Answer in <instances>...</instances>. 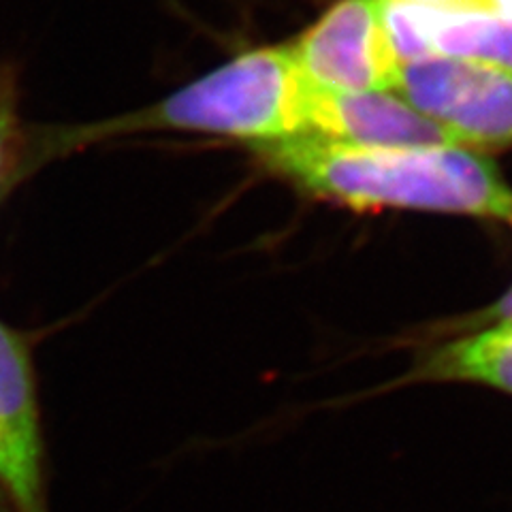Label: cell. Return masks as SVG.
Here are the masks:
<instances>
[{"instance_id": "9", "label": "cell", "mask_w": 512, "mask_h": 512, "mask_svg": "<svg viewBox=\"0 0 512 512\" xmlns=\"http://www.w3.org/2000/svg\"><path fill=\"white\" fill-rule=\"evenodd\" d=\"M399 3L446 13H483V0H399Z\"/></svg>"}, {"instance_id": "5", "label": "cell", "mask_w": 512, "mask_h": 512, "mask_svg": "<svg viewBox=\"0 0 512 512\" xmlns=\"http://www.w3.org/2000/svg\"><path fill=\"white\" fill-rule=\"evenodd\" d=\"M0 491L18 512H47L35 374L26 342L0 320Z\"/></svg>"}, {"instance_id": "11", "label": "cell", "mask_w": 512, "mask_h": 512, "mask_svg": "<svg viewBox=\"0 0 512 512\" xmlns=\"http://www.w3.org/2000/svg\"><path fill=\"white\" fill-rule=\"evenodd\" d=\"M506 222H510L512 224V212H510V216H508V220Z\"/></svg>"}, {"instance_id": "4", "label": "cell", "mask_w": 512, "mask_h": 512, "mask_svg": "<svg viewBox=\"0 0 512 512\" xmlns=\"http://www.w3.org/2000/svg\"><path fill=\"white\" fill-rule=\"evenodd\" d=\"M286 47L312 86L335 92L393 90L402 69L387 0H340Z\"/></svg>"}, {"instance_id": "1", "label": "cell", "mask_w": 512, "mask_h": 512, "mask_svg": "<svg viewBox=\"0 0 512 512\" xmlns=\"http://www.w3.org/2000/svg\"><path fill=\"white\" fill-rule=\"evenodd\" d=\"M312 197L352 210H412L508 220L512 190L493 160L461 146H365L301 135L252 146Z\"/></svg>"}, {"instance_id": "10", "label": "cell", "mask_w": 512, "mask_h": 512, "mask_svg": "<svg viewBox=\"0 0 512 512\" xmlns=\"http://www.w3.org/2000/svg\"><path fill=\"white\" fill-rule=\"evenodd\" d=\"M493 320H512V286L508 288V291L493 303V306H489L483 314L476 316L474 325H485V323H493Z\"/></svg>"}, {"instance_id": "2", "label": "cell", "mask_w": 512, "mask_h": 512, "mask_svg": "<svg viewBox=\"0 0 512 512\" xmlns=\"http://www.w3.org/2000/svg\"><path fill=\"white\" fill-rule=\"evenodd\" d=\"M312 84L286 45L259 47L203 75L167 99L90 124L50 126L32 139L20 171L94 143L148 131H184L250 141L252 146L310 133Z\"/></svg>"}, {"instance_id": "12", "label": "cell", "mask_w": 512, "mask_h": 512, "mask_svg": "<svg viewBox=\"0 0 512 512\" xmlns=\"http://www.w3.org/2000/svg\"><path fill=\"white\" fill-rule=\"evenodd\" d=\"M0 500H3V491H0Z\"/></svg>"}, {"instance_id": "3", "label": "cell", "mask_w": 512, "mask_h": 512, "mask_svg": "<svg viewBox=\"0 0 512 512\" xmlns=\"http://www.w3.org/2000/svg\"><path fill=\"white\" fill-rule=\"evenodd\" d=\"M391 92L440 124L461 148L512 146V71L434 54L404 62Z\"/></svg>"}, {"instance_id": "6", "label": "cell", "mask_w": 512, "mask_h": 512, "mask_svg": "<svg viewBox=\"0 0 512 512\" xmlns=\"http://www.w3.org/2000/svg\"><path fill=\"white\" fill-rule=\"evenodd\" d=\"M310 133L365 146H457L440 124L391 90L335 92L312 86Z\"/></svg>"}, {"instance_id": "8", "label": "cell", "mask_w": 512, "mask_h": 512, "mask_svg": "<svg viewBox=\"0 0 512 512\" xmlns=\"http://www.w3.org/2000/svg\"><path fill=\"white\" fill-rule=\"evenodd\" d=\"M410 382L480 384L512 395V320L476 325L416 361Z\"/></svg>"}, {"instance_id": "7", "label": "cell", "mask_w": 512, "mask_h": 512, "mask_svg": "<svg viewBox=\"0 0 512 512\" xmlns=\"http://www.w3.org/2000/svg\"><path fill=\"white\" fill-rule=\"evenodd\" d=\"M387 24L397 58L457 56L512 71V20L483 13H446L387 0Z\"/></svg>"}]
</instances>
